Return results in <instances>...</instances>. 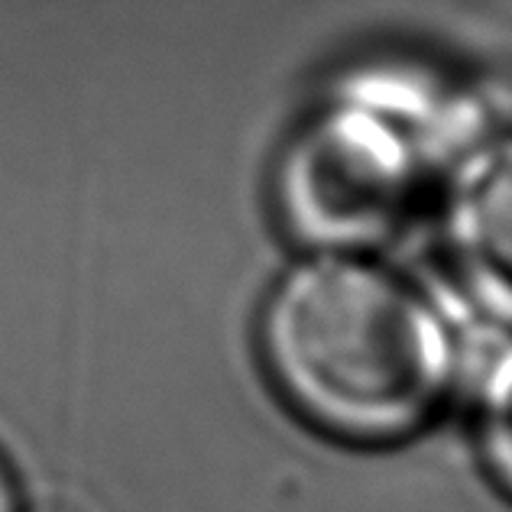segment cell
I'll return each instance as SVG.
<instances>
[{
  "label": "cell",
  "instance_id": "1",
  "mask_svg": "<svg viewBox=\"0 0 512 512\" xmlns=\"http://www.w3.org/2000/svg\"><path fill=\"white\" fill-rule=\"evenodd\" d=\"M260 357L282 402L350 448L425 431L457 373L435 302L367 253H308L286 269L260 315Z\"/></svg>",
  "mask_w": 512,
  "mask_h": 512
},
{
  "label": "cell",
  "instance_id": "2",
  "mask_svg": "<svg viewBox=\"0 0 512 512\" xmlns=\"http://www.w3.org/2000/svg\"><path fill=\"white\" fill-rule=\"evenodd\" d=\"M483 137L490 133L474 104L431 78L367 72L286 146L276 172L279 214L312 253H367Z\"/></svg>",
  "mask_w": 512,
  "mask_h": 512
},
{
  "label": "cell",
  "instance_id": "3",
  "mask_svg": "<svg viewBox=\"0 0 512 512\" xmlns=\"http://www.w3.org/2000/svg\"><path fill=\"white\" fill-rule=\"evenodd\" d=\"M441 227L467 295L512 328V130H493L448 169Z\"/></svg>",
  "mask_w": 512,
  "mask_h": 512
},
{
  "label": "cell",
  "instance_id": "4",
  "mask_svg": "<svg viewBox=\"0 0 512 512\" xmlns=\"http://www.w3.org/2000/svg\"><path fill=\"white\" fill-rule=\"evenodd\" d=\"M477 448L506 500H512V347L490 363L477 396Z\"/></svg>",
  "mask_w": 512,
  "mask_h": 512
},
{
  "label": "cell",
  "instance_id": "5",
  "mask_svg": "<svg viewBox=\"0 0 512 512\" xmlns=\"http://www.w3.org/2000/svg\"><path fill=\"white\" fill-rule=\"evenodd\" d=\"M0 512H23L17 477H13V467L7 464L4 451H0Z\"/></svg>",
  "mask_w": 512,
  "mask_h": 512
}]
</instances>
